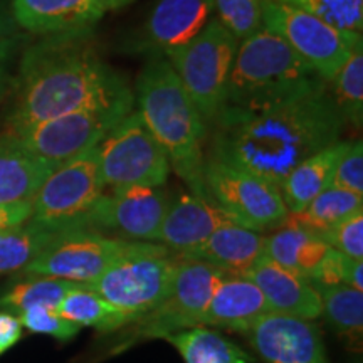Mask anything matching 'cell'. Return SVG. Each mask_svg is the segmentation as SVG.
Here are the masks:
<instances>
[{
  "mask_svg": "<svg viewBox=\"0 0 363 363\" xmlns=\"http://www.w3.org/2000/svg\"><path fill=\"white\" fill-rule=\"evenodd\" d=\"M133 94L101 57L91 29L48 34L22 54L7 131Z\"/></svg>",
  "mask_w": 363,
  "mask_h": 363,
  "instance_id": "1",
  "label": "cell"
},
{
  "mask_svg": "<svg viewBox=\"0 0 363 363\" xmlns=\"http://www.w3.org/2000/svg\"><path fill=\"white\" fill-rule=\"evenodd\" d=\"M345 118L330 89L257 115L220 116L211 155L279 189L294 167L342 140Z\"/></svg>",
  "mask_w": 363,
  "mask_h": 363,
  "instance_id": "2",
  "label": "cell"
},
{
  "mask_svg": "<svg viewBox=\"0 0 363 363\" xmlns=\"http://www.w3.org/2000/svg\"><path fill=\"white\" fill-rule=\"evenodd\" d=\"M326 89L330 84L291 45L261 27L238 45L220 116L257 115Z\"/></svg>",
  "mask_w": 363,
  "mask_h": 363,
  "instance_id": "3",
  "label": "cell"
},
{
  "mask_svg": "<svg viewBox=\"0 0 363 363\" xmlns=\"http://www.w3.org/2000/svg\"><path fill=\"white\" fill-rule=\"evenodd\" d=\"M136 111L190 192L206 197L202 169L208 125L165 57H148L136 79ZM207 199V197H206Z\"/></svg>",
  "mask_w": 363,
  "mask_h": 363,
  "instance_id": "4",
  "label": "cell"
},
{
  "mask_svg": "<svg viewBox=\"0 0 363 363\" xmlns=\"http://www.w3.org/2000/svg\"><path fill=\"white\" fill-rule=\"evenodd\" d=\"M180 261V254L162 244L130 240L86 288L110 301L133 323L170 293Z\"/></svg>",
  "mask_w": 363,
  "mask_h": 363,
  "instance_id": "5",
  "label": "cell"
},
{
  "mask_svg": "<svg viewBox=\"0 0 363 363\" xmlns=\"http://www.w3.org/2000/svg\"><path fill=\"white\" fill-rule=\"evenodd\" d=\"M239 40L212 17L184 48L165 59L208 126H214L225 108L227 86Z\"/></svg>",
  "mask_w": 363,
  "mask_h": 363,
  "instance_id": "6",
  "label": "cell"
},
{
  "mask_svg": "<svg viewBox=\"0 0 363 363\" xmlns=\"http://www.w3.org/2000/svg\"><path fill=\"white\" fill-rule=\"evenodd\" d=\"M135 96L81 108L19 131H6L27 153L59 167L86 150L96 147L126 115L133 111Z\"/></svg>",
  "mask_w": 363,
  "mask_h": 363,
  "instance_id": "7",
  "label": "cell"
},
{
  "mask_svg": "<svg viewBox=\"0 0 363 363\" xmlns=\"http://www.w3.org/2000/svg\"><path fill=\"white\" fill-rule=\"evenodd\" d=\"M106 190L93 147L56 167L30 201V220L62 233L89 229L88 219Z\"/></svg>",
  "mask_w": 363,
  "mask_h": 363,
  "instance_id": "8",
  "label": "cell"
},
{
  "mask_svg": "<svg viewBox=\"0 0 363 363\" xmlns=\"http://www.w3.org/2000/svg\"><path fill=\"white\" fill-rule=\"evenodd\" d=\"M224 272L203 261L182 257L170 293L160 305L133 321V330L123 335L116 350L148 338H167L177 331L203 326L207 308Z\"/></svg>",
  "mask_w": 363,
  "mask_h": 363,
  "instance_id": "9",
  "label": "cell"
},
{
  "mask_svg": "<svg viewBox=\"0 0 363 363\" xmlns=\"http://www.w3.org/2000/svg\"><path fill=\"white\" fill-rule=\"evenodd\" d=\"M202 180L206 197L235 224L264 233L283 224L288 216L278 187L224 158L206 157Z\"/></svg>",
  "mask_w": 363,
  "mask_h": 363,
  "instance_id": "10",
  "label": "cell"
},
{
  "mask_svg": "<svg viewBox=\"0 0 363 363\" xmlns=\"http://www.w3.org/2000/svg\"><path fill=\"white\" fill-rule=\"evenodd\" d=\"M96 148L106 189L163 187L170 175L169 157L136 110L126 115Z\"/></svg>",
  "mask_w": 363,
  "mask_h": 363,
  "instance_id": "11",
  "label": "cell"
},
{
  "mask_svg": "<svg viewBox=\"0 0 363 363\" xmlns=\"http://www.w3.org/2000/svg\"><path fill=\"white\" fill-rule=\"evenodd\" d=\"M262 27L284 39L326 83L337 76L362 40V34L345 33L278 0H262Z\"/></svg>",
  "mask_w": 363,
  "mask_h": 363,
  "instance_id": "12",
  "label": "cell"
},
{
  "mask_svg": "<svg viewBox=\"0 0 363 363\" xmlns=\"http://www.w3.org/2000/svg\"><path fill=\"white\" fill-rule=\"evenodd\" d=\"M128 242L94 229L62 230L22 272L89 286Z\"/></svg>",
  "mask_w": 363,
  "mask_h": 363,
  "instance_id": "13",
  "label": "cell"
},
{
  "mask_svg": "<svg viewBox=\"0 0 363 363\" xmlns=\"http://www.w3.org/2000/svg\"><path fill=\"white\" fill-rule=\"evenodd\" d=\"M170 202V194L163 187L133 185L104 190L91 211L88 227L120 239L155 242Z\"/></svg>",
  "mask_w": 363,
  "mask_h": 363,
  "instance_id": "14",
  "label": "cell"
},
{
  "mask_svg": "<svg viewBox=\"0 0 363 363\" xmlns=\"http://www.w3.org/2000/svg\"><path fill=\"white\" fill-rule=\"evenodd\" d=\"M212 11L214 0H158L142 29L126 43V51L167 57L201 33Z\"/></svg>",
  "mask_w": 363,
  "mask_h": 363,
  "instance_id": "15",
  "label": "cell"
},
{
  "mask_svg": "<svg viewBox=\"0 0 363 363\" xmlns=\"http://www.w3.org/2000/svg\"><path fill=\"white\" fill-rule=\"evenodd\" d=\"M246 335L262 363H330L323 335L311 320L269 311Z\"/></svg>",
  "mask_w": 363,
  "mask_h": 363,
  "instance_id": "16",
  "label": "cell"
},
{
  "mask_svg": "<svg viewBox=\"0 0 363 363\" xmlns=\"http://www.w3.org/2000/svg\"><path fill=\"white\" fill-rule=\"evenodd\" d=\"M229 222L234 220L214 202L189 190L172 199L155 242L185 256Z\"/></svg>",
  "mask_w": 363,
  "mask_h": 363,
  "instance_id": "17",
  "label": "cell"
},
{
  "mask_svg": "<svg viewBox=\"0 0 363 363\" xmlns=\"http://www.w3.org/2000/svg\"><path fill=\"white\" fill-rule=\"evenodd\" d=\"M246 278L261 289L272 313L311 321L321 316V298L311 281L267 256L247 272Z\"/></svg>",
  "mask_w": 363,
  "mask_h": 363,
  "instance_id": "18",
  "label": "cell"
},
{
  "mask_svg": "<svg viewBox=\"0 0 363 363\" xmlns=\"http://www.w3.org/2000/svg\"><path fill=\"white\" fill-rule=\"evenodd\" d=\"M267 235L229 222L212 233L202 246L182 257L203 261L227 276H244L266 256Z\"/></svg>",
  "mask_w": 363,
  "mask_h": 363,
  "instance_id": "19",
  "label": "cell"
},
{
  "mask_svg": "<svg viewBox=\"0 0 363 363\" xmlns=\"http://www.w3.org/2000/svg\"><path fill=\"white\" fill-rule=\"evenodd\" d=\"M12 11L22 29L39 35L91 29L104 16L96 0H12Z\"/></svg>",
  "mask_w": 363,
  "mask_h": 363,
  "instance_id": "20",
  "label": "cell"
},
{
  "mask_svg": "<svg viewBox=\"0 0 363 363\" xmlns=\"http://www.w3.org/2000/svg\"><path fill=\"white\" fill-rule=\"evenodd\" d=\"M269 311L264 294L251 279L244 276H224L207 308L203 326L246 333Z\"/></svg>",
  "mask_w": 363,
  "mask_h": 363,
  "instance_id": "21",
  "label": "cell"
},
{
  "mask_svg": "<svg viewBox=\"0 0 363 363\" xmlns=\"http://www.w3.org/2000/svg\"><path fill=\"white\" fill-rule=\"evenodd\" d=\"M348 145L350 142L347 140L331 143L330 147L320 150L294 167L291 174L286 177L279 185V192L289 214L301 212L308 207V203L330 187L337 163Z\"/></svg>",
  "mask_w": 363,
  "mask_h": 363,
  "instance_id": "22",
  "label": "cell"
},
{
  "mask_svg": "<svg viewBox=\"0 0 363 363\" xmlns=\"http://www.w3.org/2000/svg\"><path fill=\"white\" fill-rule=\"evenodd\" d=\"M54 169L27 153L12 136L0 135V206L33 201Z\"/></svg>",
  "mask_w": 363,
  "mask_h": 363,
  "instance_id": "23",
  "label": "cell"
},
{
  "mask_svg": "<svg viewBox=\"0 0 363 363\" xmlns=\"http://www.w3.org/2000/svg\"><path fill=\"white\" fill-rule=\"evenodd\" d=\"M328 251V244L288 219L266 239V256L310 279L320 261Z\"/></svg>",
  "mask_w": 363,
  "mask_h": 363,
  "instance_id": "24",
  "label": "cell"
},
{
  "mask_svg": "<svg viewBox=\"0 0 363 363\" xmlns=\"http://www.w3.org/2000/svg\"><path fill=\"white\" fill-rule=\"evenodd\" d=\"M165 340L174 345L185 363H252L239 345L207 326L177 331Z\"/></svg>",
  "mask_w": 363,
  "mask_h": 363,
  "instance_id": "25",
  "label": "cell"
},
{
  "mask_svg": "<svg viewBox=\"0 0 363 363\" xmlns=\"http://www.w3.org/2000/svg\"><path fill=\"white\" fill-rule=\"evenodd\" d=\"M56 311L79 328L89 326L103 333L126 328L131 323L125 313L86 286H78L67 293Z\"/></svg>",
  "mask_w": 363,
  "mask_h": 363,
  "instance_id": "26",
  "label": "cell"
},
{
  "mask_svg": "<svg viewBox=\"0 0 363 363\" xmlns=\"http://www.w3.org/2000/svg\"><path fill=\"white\" fill-rule=\"evenodd\" d=\"M321 298V315L331 330L353 348L362 347L363 340V291L347 284L318 288Z\"/></svg>",
  "mask_w": 363,
  "mask_h": 363,
  "instance_id": "27",
  "label": "cell"
},
{
  "mask_svg": "<svg viewBox=\"0 0 363 363\" xmlns=\"http://www.w3.org/2000/svg\"><path fill=\"white\" fill-rule=\"evenodd\" d=\"M363 211V195L347 192L342 189L328 187L315 201L308 203L306 208L296 214H289L288 219L306 229L308 233L321 238L326 230L337 225L357 212Z\"/></svg>",
  "mask_w": 363,
  "mask_h": 363,
  "instance_id": "28",
  "label": "cell"
},
{
  "mask_svg": "<svg viewBox=\"0 0 363 363\" xmlns=\"http://www.w3.org/2000/svg\"><path fill=\"white\" fill-rule=\"evenodd\" d=\"M57 234L30 219L0 230V276L24 269Z\"/></svg>",
  "mask_w": 363,
  "mask_h": 363,
  "instance_id": "29",
  "label": "cell"
},
{
  "mask_svg": "<svg viewBox=\"0 0 363 363\" xmlns=\"http://www.w3.org/2000/svg\"><path fill=\"white\" fill-rule=\"evenodd\" d=\"M81 284L65 279L30 276L27 281H21L13 284L9 291L0 294V310L16 313V315L39 306L57 310L66 294Z\"/></svg>",
  "mask_w": 363,
  "mask_h": 363,
  "instance_id": "30",
  "label": "cell"
},
{
  "mask_svg": "<svg viewBox=\"0 0 363 363\" xmlns=\"http://www.w3.org/2000/svg\"><path fill=\"white\" fill-rule=\"evenodd\" d=\"M331 84V98L345 121L360 128L363 121V40H360Z\"/></svg>",
  "mask_w": 363,
  "mask_h": 363,
  "instance_id": "31",
  "label": "cell"
},
{
  "mask_svg": "<svg viewBox=\"0 0 363 363\" xmlns=\"http://www.w3.org/2000/svg\"><path fill=\"white\" fill-rule=\"evenodd\" d=\"M301 9L326 24L352 34H362L363 0H278Z\"/></svg>",
  "mask_w": 363,
  "mask_h": 363,
  "instance_id": "32",
  "label": "cell"
},
{
  "mask_svg": "<svg viewBox=\"0 0 363 363\" xmlns=\"http://www.w3.org/2000/svg\"><path fill=\"white\" fill-rule=\"evenodd\" d=\"M315 288L347 284L363 291V261L352 259L345 254L328 247V251L310 276Z\"/></svg>",
  "mask_w": 363,
  "mask_h": 363,
  "instance_id": "33",
  "label": "cell"
},
{
  "mask_svg": "<svg viewBox=\"0 0 363 363\" xmlns=\"http://www.w3.org/2000/svg\"><path fill=\"white\" fill-rule=\"evenodd\" d=\"M217 21L242 40L262 27V0H214Z\"/></svg>",
  "mask_w": 363,
  "mask_h": 363,
  "instance_id": "34",
  "label": "cell"
},
{
  "mask_svg": "<svg viewBox=\"0 0 363 363\" xmlns=\"http://www.w3.org/2000/svg\"><path fill=\"white\" fill-rule=\"evenodd\" d=\"M19 320L22 326L30 333L48 335L57 342H71L81 331L78 325L67 321L52 308H33V310L21 313Z\"/></svg>",
  "mask_w": 363,
  "mask_h": 363,
  "instance_id": "35",
  "label": "cell"
},
{
  "mask_svg": "<svg viewBox=\"0 0 363 363\" xmlns=\"http://www.w3.org/2000/svg\"><path fill=\"white\" fill-rule=\"evenodd\" d=\"M321 239L335 251L352 259L363 261V211L338 222L337 225L326 230Z\"/></svg>",
  "mask_w": 363,
  "mask_h": 363,
  "instance_id": "36",
  "label": "cell"
},
{
  "mask_svg": "<svg viewBox=\"0 0 363 363\" xmlns=\"http://www.w3.org/2000/svg\"><path fill=\"white\" fill-rule=\"evenodd\" d=\"M330 187L363 195V145L362 140L350 142L337 163Z\"/></svg>",
  "mask_w": 363,
  "mask_h": 363,
  "instance_id": "37",
  "label": "cell"
},
{
  "mask_svg": "<svg viewBox=\"0 0 363 363\" xmlns=\"http://www.w3.org/2000/svg\"><path fill=\"white\" fill-rule=\"evenodd\" d=\"M22 326L19 316L13 313L0 311V357L11 350L13 345L22 340Z\"/></svg>",
  "mask_w": 363,
  "mask_h": 363,
  "instance_id": "38",
  "label": "cell"
},
{
  "mask_svg": "<svg viewBox=\"0 0 363 363\" xmlns=\"http://www.w3.org/2000/svg\"><path fill=\"white\" fill-rule=\"evenodd\" d=\"M30 211H33L30 202L0 206V230L26 222L30 217Z\"/></svg>",
  "mask_w": 363,
  "mask_h": 363,
  "instance_id": "39",
  "label": "cell"
},
{
  "mask_svg": "<svg viewBox=\"0 0 363 363\" xmlns=\"http://www.w3.org/2000/svg\"><path fill=\"white\" fill-rule=\"evenodd\" d=\"M17 40L11 34H6L0 38V93L6 88L9 81V66L16 52Z\"/></svg>",
  "mask_w": 363,
  "mask_h": 363,
  "instance_id": "40",
  "label": "cell"
},
{
  "mask_svg": "<svg viewBox=\"0 0 363 363\" xmlns=\"http://www.w3.org/2000/svg\"><path fill=\"white\" fill-rule=\"evenodd\" d=\"M96 2L104 12H108V11H113V9L123 7V6H126V4L133 2V0H96Z\"/></svg>",
  "mask_w": 363,
  "mask_h": 363,
  "instance_id": "41",
  "label": "cell"
},
{
  "mask_svg": "<svg viewBox=\"0 0 363 363\" xmlns=\"http://www.w3.org/2000/svg\"><path fill=\"white\" fill-rule=\"evenodd\" d=\"M6 34H11V27L7 24V17L6 13L2 11V6H0V38Z\"/></svg>",
  "mask_w": 363,
  "mask_h": 363,
  "instance_id": "42",
  "label": "cell"
}]
</instances>
